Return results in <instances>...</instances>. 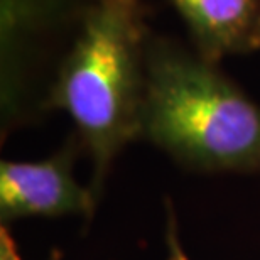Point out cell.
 Segmentation results:
<instances>
[{
	"mask_svg": "<svg viewBox=\"0 0 260 260\" xmlns=\"http://www.w3.org/2000/svg\"><path fill=\"white\" fill-rule=\"evenodd\" d=\"M139 139L194 171L260 173V107L216 63L171 41H147Z\"/></svg>",
	"mask_w": 260,
	"mask_h": 260,
	"instance_id": "cell-1",
	"label": "cell"
},
{
	"mask_svg": "<svg viewBox=\"0 0 260 260\" xmlns=\"http://www.w3.org/2000/svg\"><path fill=\"white\" fill-rule=\"evenodd\" d=\"M145 49L140 0H91L44 102L75 122L93 160L96 196L115 157L139 139Z\"/></svg>",
	"mask_w": 260,
	"mask_h": 260,
	"instance_id": "cell-2",
	"label": "cell"
},
{
	"mask_svg": "<svg viewBox=\"0 0 260 260\" xmlns=\"http://www.w3.org/2000/svg\"><path fill=\"white\" fill-rule=\"evenodd\" d=\"M81 142L70 140L44 160L0 162V220L2 225L30 216L58 218L66 215L91 216L96 194L73 174Z\"/></svg>",
	"mask_w": 260,
	"mask_h": 260,
	"instance_id": "cell-3",
	"label": "cell"
},
{
	"mask_svg": "<svg viewBox=\"0 0 260 260\" xmlns=\"http://www.w3.org/2000/svg\"><path fill=\"white\" fill-rule=\"evenodd\" d=\"M188 25L196 53L216 63L260 48V0H169Z\"/></svg>",
	"mask_w": 260,
	"mask_h": 260,
	"instance_id": "cell-4",
	"label": "cell"
},
{
	"mask_svg": "<svg viewBox=\"0 0 260 260\" xmlns=\"http://www.w3.org/2000/svg\"><path fill=\"white\" fill-rule=\"evenodd\" d=\"M0 260H22L17 250V243L5 225L0 228Z\"/></svg>",
	"mask_w": 260,
	"mask_h": 260,
	"instance_id": "cell-5",
	"label": "cell"
},
{
	"mask_svg": "<svg viewBox=\"0 0 260 260\" xmlns=\"http://www.w3.org/2000/svg\"><path fill=\"white\" fill-rule=\"evenodd\" d=\"M168 247L171 252V260H189L186 257L184 250L181 248V243L176 235V225H174V216L171 215L169 218V228H168Z\"/></svg>",
	"mask_w": 260,
	"mask_h": 260,
	"instance_id": "cell-6",
	"label": "cell"
}]
</instances>
